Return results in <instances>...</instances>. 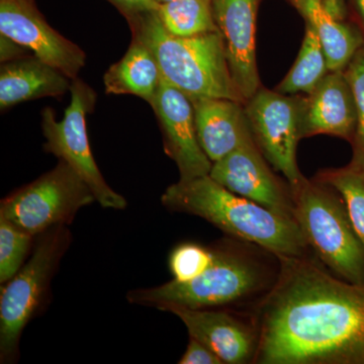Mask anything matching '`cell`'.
Returning <instances> with one entry per match:
<instances>
[{
	"instance_id": "6da1fadb",
	"label": "cell",
	"mask_w": 364,
	"mask_h": 364,
	"mask_svg": "<svg viewBox=\"0 0 364 364\" xmlns=\"http://www.w3.org/2000/svg\"><path fill=\"white\" fill-rule=\"evenodd\" d=\"M279 258L274 286L248 310L253 364H364V284L339 279L314 254Z\"/></svg>"
},
{
	"instance_id": "7a4b0ae2",
	"label": "cell",
	"mask_w": 364,
	"mask_h": 364,
	"mask_svg": "<svg viewBox=\"0 0 364 364\" xmlns=\"http://www.w3.org/2000/svg\"><path fill=\"white\" fill-rule=\"evenodd\" d=\"M213 247L212 264L196 279L133 289L127 299L163 312L174 306L248 311L274 286L280 272V258L274 253L228 236Z\"/></svg>"
},
{
	"instance_id": "3957f363",
	"label": "cell",
	"mask_w": 364,
	"mask_h": 364,
	"mask_svg": "<svg viewBox=\"0 0 364 364\" xmlns=\"http://www.w3.org/2000/svg\"><path fill=\"white\" fill-rule=\"evenodd\" d=\"M161 203L170 212L202 218L226 236L256 244L279 257L313 254L296 220L232 193L210 176L172 184Z\"/></svg>"
},
{
	"instance_id": "277c9868",
	"label": "cell",
	"mask_w": 364,
	"mask_h": 364,
	"mask_svg": "<svg viewBox=\"0 0 364 364\" xmlns=\"http://www.w3.org/2000/svg\"><path fill=\"white\" fill-rule=\"evenodd\" d=\"M133 39L156 60L162 78L189 98H230L243 102L232 79L221 33L176 37L165 30L157 9L124 16Z\"/></svg>"
},
{
	"instance_id": "5b68a950",
	"label": "cell",
	"mask_w": 364,
	"mask_h": 364,
	"mask_svg": "<svg viewBox=\"0 0 364 364\" xmlns=\"http://www.w3.org/2000/svg\"><path fill=\"white\" fill-rule=\"evenodd\" d=\"M291 188L294 220L314 256L339 279L364 284V246L341 195L316 177Z\"/></svg>"
},
{
	"instance_id": "8992f818",
	"label": "cell",
	"mask_w": 364,
	"mask_h": 364,
	"mask_svg": "<svg viewBox=\"0 0 364 364\" xmlns=\"http://www.w3.org/2000/svg\"><path fill=\"white\" fill-rule=\"evenodd\" d=\"M72 240L61 225L37 236L32 255L0 294V363H14L20 354L21 334L40 312L50 284Z\"/></svg>"
},
{
	"instance_id": "52a82bcc",
	"label": "cell",
	"mask_w": 364,
	"mask_h": 364,
	"mask_svg": "<svg viewBox=\"0 0 364 364\" xmlns=\"http://www.w3.org/2000/svg\"><path fill=\"white\" fill-rule=\"evenodd\" d=\"M97 202L90 186L63 160L1 200L0 217L37 237L73 221L81 208Z\"/></svg>"
},
{
	"instance_id": "ba28073f",
	"label": "cell",
	"mask_w": 364,
	"mask_h": 364,
	"mask_svg": "<svg viewBox=\"0 0 364 364\" xmlns=\"http://www.w3.org/2000/svg\"><path fill=\"white\" fill-rule=\"evenodd\" d=\"M70 104L61 121H57L51 107L42 112V129L46 139L45 152L63 160L90 186L97 202L105 208L124 210L126 198L107 183L91 153L86 117L95 109L97 93L81 79H73Z\"/></svg>"
},
{
	"instance_id": "9c48e42d",
	"label": "cell",
	"mask_w": 364,
	"mask_h": 364,
	"mask_svg": "<svg viewBox=\"0 0 364 364\" xmlns=\"http://www.w3.org/2000/svg\"><path fill=\"white\" fill-rule=\"evenodd\" d=\"M246 114L256 145L268 163L291 186L305 176L299 168V95H289L261 86L245 102Z\"/></svg>"
},
{
	"instance_id": "30bf717a",
	"label": "cell",
	"mask_w": 364,
	"mask_h": 364,
	"mask_svg": "<svg viewBox=\"0 0 364 364\" xmlns=\"http://www.w3.org/2000/svg\"><path fill=\"white\" fill-rule=\"evenodd\" d=\"M0 33L73 80L86 63L85 52L46 21L35 0H0Z\"/></svg>"
},
{
	"instance_id": "8fae6325",
	"label": "cell",
	"mask_w": 364,
	"mask_h": 364,
	"mask_svg": "<svg viewBox=\"0 0 364 364\" xmlns=\"http://www.w3.org/2000/svg\"><path fill=\"white\" fill-rule=\"evenodd\" d=\"M270 166L253 141L213 163L208 176L232 193L294 219L291 183Z\"/></svg>"
},
{
	"instance_id": "7c38bea8",
	"label": "cell",
	"mask_w": 364,
	"mask_h": 364,
	"mask_svg": "<svg viewBox=\"0 0 364 364\" xmlns=\"http://www.w3.org/2000/svg\"><path fill=\"white\" fill-rule=\"evenodd\" d=\"M149 105L161 128L165 153L178 168L179 181L208 176L213 162L198 142L191 98L162 78Z\"/></svg>"
},
{
	"instance_id": "4fadbf2b",
	"label": "cell",
	"mask_w": 364,
	"mask_h": 364,
	"mask_svg": "<svg viewBox=\"0 0 364 364\" xmlns=\"http://www.w3.org/2000/svg\"><path fill=\"white\" fill-rule=\"evenodd\" d=\"M193 337L221 358L224 364H253L258 333L247 311L232 309L170 308Z\"/></svg>"
},
{
	"instance_id": "5bb4252c",
	"label": "cell",
	"mask_w": 364,
	"mask_h": 364,
	"mask_svg": "<svg viewBox=\"0 0 364 364\" xmlns=\"http://www.w3.org/2000/svg\"><path fill=\"white\" fill-rule=\"evenodd\" d=\"M261 0H212L215 25L221 33L230 72L244 104L261 87L256 32Z\"/></svg>"
},
{
	"instance_id": "9a60e30c",
	"label": "cell",
	"mask_w": 364,
	"mask_h": 364,
	"mask_svg": "<svg viewBox=\"0 0 364 364\" xmlns=\"http://www.w3.org/2000/svg\"><path fill=\"white\" fill-rule=\"evenodd\" d=\"M358 116L344 71H330L315 90L299 95V136H338L352 143Z\"/></svg>"
},
{
	"instance_id": "2e32d148",
	"label": "cell",
	"mask_w": 364,
	"mask_h": 364,
	"mask_svg": "<svg viewBox=\"0 0 364 364\" xmlns=\"http://www.w3.org/2000/svg\"><path fill=\"white\" fill-rule=\"evenodd\" d=\"M198 142L213 163L253 142L245 104L230 98H191Z\"/></svg>"
},
{
	"instance_id": "e0dca14e",
	"label": "cell",
	"mask_w": 364,
	"mask_h": 364,
	"mask_svg": "<svg viewBox=\"0 0 364 364\" xmlns=\"http://www.w3.org/2000/svg\"><path fill=\"white\" fill-rule=\"evenodd\" d=\"M72 80L35 56L1 63L0 109L2 112L30 100L60 97L70 90Z\"/></svg>"
},
{
	"instance_id": "ac0fdd59",
	"label": "cell",
	"mask_w": 364,
	"mask_h": 364,
	"mask_svg": "<svg viewBox=\"0 0 364 364\" xmlns=\"http://www.w3.org/2000/svg\"><path fill=\"white\" fill-rule=\"evenodd\" d=\"M322 45L330 71H343L364 45V36L345 21L328 13L321 0H291Z\"/></svg>"
},
{
	"instance_id": "d6986e66",
	"label": "cell",
	"mask_w": 364,
	"mask_h": 364,
	"mask_svg": "<svg viewBox=\"0 0 364 364\" xmlns=\"http://www.w3.org/2000/svg\"><path fill=\"white\" fill-rule=\"evenodd\" d=\"M161 72L150 50L133 39L123 58L112 64L104 75L107 95H130L150 104L161 83Z\"/></svg>"
},
{
	"instance_id": "ffe728a7",
	"label": "cell",
	"mask_w": 364,
	"mask_h": 364,
	"mask_svg": "<svg viewBox=\"0 0 364 364\" xmlns=\"http://www.w3.org/2000/svg\"><path fill=\"white\" fill-rule=\"evenodd\" d=\"M329 72L317 33L306 23L305 36L298 57L275 90L289 95H309Z\"/></svg>"
},
{
	"instance_id": "44dd1931",
	"label": "cell",
	"mask_w": 364,
	"mask_h": 364,
	"mask_svg": "<svg viewBox=\"0 0 364 364\" xmlns=\"http://www.w3.org/2000/svg\"><path fill=\"white\" fill-rule=\"evenodd\" d=\"M165 30L176 37H193L218 32L212 0H176L157 7Z\"/></svg>"
},
{
	"instance_id": "7402d4cb",
	"label": "cell",
	"mask_w": 364,
	"mask_h": 364,
	"mask_svg": "<svg viewBox=\"0 0 364 364\" xmlns=\"http://www.w3.org/2000/svg\"><path fill=\"white\" fill-rule=\"evenodd\" d=\"M343 198L354 230L364 246V165L351 162L340 168L321 170L315 176Z\"/></svg>"
},
{
	"instance_id": "603a6c76",
	"label": "cell",
	"mask_w": 364,
	"mask_h": 364,
	"mask_svg": "<svg viewBox=\"0 0 364 364\" xmlns=\"http://www.w3.org/2000/svg\"><path fill=\"white\" fill-rule=\"evenodd\" d=\"M36 237L0 217V282L6 284L25 264Z\"/></svg>"
},
{
	"instance_id": "cb8c5ba5",
	"label": "cell",
	"mask_w": 364,
	"mask_h": 364,
	"mask_svg": "<svg viewBox=\"0 0 364 364\" xmlns=\"http://www.w3.org/2000/svg\"><path fill=\"white\" fill-rule=\"evenodd\" d=\"M215 257L213 245L196 242H182L172 249L168 256V268L172 280L186 282L196 279L210 264Z\"/></svg>"
},
{
	"instance_id": "d4e9b609",
	"label": "cell",
	"mask_w": 364,
	"mask_h": 364,
	"mask_svg": "<svg viewBox=\"0 0 364 364\" xmlns=\"http://www.w3.org/2000/svg\"><path fill=\"white\" fill-rule=\"evenodd\" d=\"M343 71L353 93L358 116L355 135L351 143V162L364 165V45Z\"/></svg>"
},
{
	"instance_id": "484cf974",
	"label": "cell",
	"mask_w": 364,
	"mask_h": 364,
	"mask_svg": "<svg viewBox=\"0 0 364 364\" xmlns=\"http://www.w3.org/2000/svg\"><path fill=\"white\" fill-rule=\"evenodd\" d=\"M179 364H224L221 358L207 345L202 343L193 337L189 342L183 355L179 359Z\"/></svg>"
},
{
	"instance_id": "4316f807",
	"label": "cell",
	"mask_w": 364,
	"mask_h": 364,
	"mask_svg": "<svg viewBox=\"0 0 364 364\" xmlns=\"http://www.w3.org/2000/svg\"><path fill=\"white\" fill-rule=\"evenodd\" d=\"M33 53L16 41L0 33V59L1 63L30 56Z\"/></svg>"
},
{
	"instance_id": "83f0119b",
	"label": "cell",
	"mask_w": 364,
	"mask_h": 364,
	"mask_svg": "<svg viewBox=\"0 0 364 364\" xmlns=\"http://www.w3.org/2000/svg\"><path fill=\"white\" fill-rule=\"evenodd\" d=\"M116 7L124 16L142 13V11L157 9L158 4L154 0H107Z\"/></svg>"
},
{
	"instance_id": "f1b7e54d",
	"label": "cell",
	"mask_w": 364,
	"mask_h": 364,
	"mask_svg": "<svg viewBox=\"0 0 364 364\" xmlns=\"http://www.w3.org/2000/svg\"><path fill=\"white\" fill-rule=\"evenodd\" d=\"M326 11L340 21L346 18V6L345 0H321Z\"/></svg>"
},
{
	"instance_id": "f546056e",
	"label": "cell",
	"mask_w": 364,
	"mask_h": 364,
	"mask_svg": "<svg viewBox=\"0 0 364 364\" xmlns=\"http://www.w3.org/2000/svg\"><path fill=\"white\" fill-rule=\"evenodd\" d=\"M355 4L358 6L359 16H360L364 26V0H355Z\"/></svg>"
},
{
	"instance_id": "4dcf8cb0",
	"label": "cell",
	"mask_w": 364,
	"mask_h": 364,
	"mask_svg": "<svg viewBox=\"0 0 364 364\" xmlns=\"http://www.w3.org/2000/svg\"><path fill=\"white\" fill-rule=\"evenodd\" d=\"M154 1L159 6V4H168V2L176 1V0H154Z\"/></svg>"
}]
</instances>
